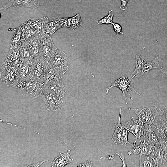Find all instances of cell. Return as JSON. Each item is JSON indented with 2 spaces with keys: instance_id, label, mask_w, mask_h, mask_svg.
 Here are the masks:
<instances>
[{
  "instance_id": "1",
  "label": "cell",
  "mask_w": 167,
  "mask_h": 167,
  "mask_svg": "<svg viewBox=\"0 0 167 167\" xmlns=\"http://www.w3.org/2000/svg\"><path fill=\"white\" fill-rule=\"evenodd\" d=\"M156 116L151 125L167 158V106H156Z\"/></svg>"
},
{
  "instance_id": "2",
  "label": "cell",
  "mask_w": 167,
  "mask_h": 167,
  "mask_svg": "<svg viewBox=\"0 0 167 167\" xmlns=\"http://www.w3.org/2000/svg\"><path fill=\"white\" fill-rule=\"evenodd\" d=\"M136 66L134 71L132 72L131 80L135 77L138 79L140 77L147 74L151 70L157 68L160 71L163 68V59L158 56L152 61L147 62L139 54L135 57Z\"/></svg>"
},
{
  "instance_id": "3",
  "label": "cell",
  "mask_w": 167,
  "mask_h": 167,
  "mask_svg": "<svg viewBox=\"0 0 167 167\" xmlns=\"http://www.w3.org/2000/svg\"><path fill=\"white\" fill-rule=\"evenodd\" d=\"M16 88L25 95L33 98H40L44 91V85L31 80H19Z\"/></svg>"
},
{
  "instance_id": "4",
  "label": "cell",
  "mask_w": 167,
  "mask_h": 167,
  "mask_svg": "<svg viewBox=\"0 0 167 167\" xmlns=\"http://www.w3.org/2000/svg\"><path fill=\"white\" fill-rule=\"evenodd\" d=\"M49 62L55 70L62 75L69 68L66 54L57 48Z\"/></svg>"
},
{
  "instance_id": "5",
  "label": "cell",
  "mask_w": 167,
  "mask_h": 167,
  "mask_svg": "<svg viewBox=\"0 0 167 167\" xmlns=\"http://www.w3.org/2000/svg\"><path fill=\"white\" fill-rule=\"evenodd\" d=\"M128 109L135 113L144 123L151 125L156 116V106H144L137 109L129 107Z\"/></svg>"
},
{
  "instance_id": "6",
  "label": "cell",
  "mask_w": 167,
  "mask_h": 167,
  "mask_svg": "<svg viewBox=\"0 0 167 167\" xmlns=\"http://www.w3.org/2000/svg\"><path fill=\"white\" fill-rule=\"evenodd\" d=\"M48 62V61L41 55L33 60L31 64L30 80L40 82Z\"/></svg>"
},
{
  "instance_id": "7",
  "label": "cell",
  "mask_w": 167,
  "mask_h": 167,
  "mask_svg": "<svg viewBox=\"0 0 167 167\" xmlns=\"http://www.w3.org/2000/svg\"><path fill=\"white\" fill-rule=\"evenodd\" d=\"M122 125L129 132L131 133L135 137L134 145L135 144L138 139L141 140L140 137L144 135V123L139 118L136 119L134 117H132L127 121L122 124Z\"/></svg>"
},
{
  "instance_id": "8",
  "label": "cell",
  "mask_w": 167,
  "mask_h": 167,
  "mask_svg": "<svg viewBox=\"0 0 167 167\" xmlns=\"http://www.w3.org/2000/svg\"><path fill=\"white\" fill-rule=\"evenodd\" d=\"M131 81L130 79H128L126 76H123L112 82L111 86L107 88L106 93H107L112 88L116 87L122 91V95L125 100L126 104L127 105V98L128 95H130V94L128 93L129 91L133 90L136 94L140 95L135 90Z\"/></svg>"
},
{
  "instance_id": "9",
  "label": "cell",
  "mask_w": 167,
  "mask_h": 167,
  "mask_svg": "<svg viewBox=\"0 0 167 167\" xmlns=\"http://www.w3.org/2000/svg\"><path fill=\"white\" fill-rule=\"evenodd\" d=\"M17 73L16 69L4 64L0 73L2 84L4 85L16 87L19 82Z\"/></svg>"
},
{
  "instance_id": "10",
  "label": "cell",
  "mask_w": 167,
  "mask_h": 167,
  "mask_svg": "<svg viewBox=\"0 0 167 167\" xmlns=\"http://www.w3.org/2000/svg\"><path fill=\"white\" fill-rule=\"evenodd\" d=\"M122 106H120V111L118 121L115 124V129L112 136V140L115 144H121L126 146L129 143L133 146L128 139L129 132L122 125L121 122V117Z\"/></svg>"
},
{
  "instance_id": "11",
  "label": "cell",
  "mask_w": 167,
  "mask_h": 167,
  "mask_svg": "<svg viewBox=\"0 0 167 167\" xmlns=\"http://www.w3.org/2000/svg\"><path fill=\"white\" fill-rule=\"evenodd\" d=\"M41 55L48 61L55 51V46L52 38V35L45 33L42 36L40 41Z\"/></svg>"
},
{
  "instance_id": "12",
  "label": "cell",
  "mask_w": 167,
  "mask_h": 167,
  "mask_svg": "<svg viewBox=\"0 0 167 167\" xmlns=\"http://www.w3.org/2000/svg\"><path fill=\"white\" fill-rule=\"evenodd\" d=\"M40 98L45 104L47 109L51 111L59 110L63 102V99L55 94L46 92H44Z\"/></svg>"
},
{
  "instance_id": "13",
  "label": "cell",
  "mask_w": 167,
  "mask_h": 167,
  "mask_svg": "<svg viewBox=\"0 0 167 167\" xmlns=\"http://www.w3.org/2000/svg\"><path fill=\"white\" fill-rule=\"evenodd\" d=\"M45 33H39L30 39L25 41L33 60L41 55L40 41L42 36Z\"/></svg>"
},
{
  "instance_id": "14",
  "label": "cell",
  "mask_w": 167,
  "mask_h": 167,
  "mask_svg": "<svg viewBox=\"0 0 167 167\" xmlns=\"http://www.w3.org/2000/svg\"><path fill=\"white\" fill-rule=\"evenodd\" d=\"M148 155L153 160L156 167H159L167 161V158L161 143L156 145H151Z\"/></svg>"
},
{
  "instance_id": "15",
  "label": "cell",
  "mask_w": 167,
  "mask_h": 167,
  "mask_svg": "<svg viewBox=\"0 0 167 167\" xmlns=\"http://www.w3.org/2000/svg\"><path fill=\"white\" fill-rule=\"evenodd\" d=\"M66 90L60 78L44 85V91L56 95L63 99Z\"/></svg>"
},
{
  "instance_id": "16",
  "label": "cell",
  "mask_w": 167,
  "mask_h": 167,
  "mask_svg": "<svg viewBox=\"0 0 167 167\" xmlns=\"http://www.w3.org/2000/svg\"><path fill=\"white\" fill-rule=\"evenodd\" d=\"M4 64L15 68L17 70L24 64L19 54L18 47L10 49Z\"/></svg>"
},
{
  "instance_id": "17",
  "label": "cell",
  "mask_w": 167,
  "mask_h": 167,
  "mask_svg": "<svg viewBox=\"0 0 167 167\" xmlns=\"http://www.w3.org/2000/svg\"><path fill=\"white\" fill-rule=\"evenodd\" d=\"M39 6V0H10L0 8V10L6 11L11 7H25L35 9Z\"/></svg>"
},
{
  "instance_id": "18",
  "label": "cell",
  "mask_w": 167,
  "mask_h": 167,
  "mask_svg": "<svg viewBox=\"0 0 167 167\" xmlns=\"http://www.w3.org/2000/svg\"><path fill=\"white\" fill-rule=\"evenodd\" d=\"M62 75L55 70L48 61L40 82L45 85L57 79L62 78Z\"/></svg>"
},
{
  "instance_id": "19",
  "label": "cell",
  "mask_w": 167,
  "mask_h": 167,
  "mask_svg": "<svg viewBox=\"0 0 167 167\" xmlns=\"http://www.w3.org/2000/svg\"><path fill=\"white\" fill-rule=\"evenodd\" d=\"M49 20L47 17L44 16L40 18H30L25 22L39 33L45 32V29Z\"/></svg>"
},
{
  "instance_id": "20",
  "label": "cell",
  "mask_w": 167,
  "mask_h": 167,
  "mask_svg": "<svg viewBox=\"0 0 167 167\" xmlns=\"http://www.w3.org/2000/svg\"><path fill=\"white\" fill-rule=\"evenodd\" d=\"M143 142L151 145H155L160 143L159 140L152 129L151 125L144 123Z\"/></svg>"
},
{
  "instance_id": "21",
  "label": "cell",
  "mask_w": 167,
  "mask_h": 167,
  "mask_svg": "<svg viewBox=\"0 0 167 167\" xmlns=\"http://www.w3.org/2000/svg\"><path fill=\"white\" fill-rule=\"evenodd\" d=\"M70 150L64 153H60L59 156L55 157L52 162V167H64L71 163L73 159L70 158Z\"/></svg>"
},
{
  "instance_id": "22",
  "label": "cell",
  "mask_w": 167,
  "mask_h": 167,
  "mask_svg": "<svg viewBox=\"0 0 167 167\" xmlns=\"http://www.w3.org/2000/svg\"><path fill=\"white\" fill-rule=\"evenodd\" d=\"M31 71V64H24L17 70V76L19 80H30Z\"/></svg>"
},
{
  "instance_id": "23",
  "label": "cell",
  "mask_w": 167,
  "mask_h": 167,
  "mask_svg": "<svg viewBox=\"0 0 167 167\" xmlns=\"http://www.w3.org/2000/svg\"><path fill=\"white\" fill-rule=\"evenodd\" d=\"M18 49L24 64L31 65L33 60L32 58L25 41L22 42L19 45Z\"/></svg>"
},
{
  "instance_id": "24",
  "label": "cell",
  "mask_w": 167,
  "mask_h": 167,
  "mask_svg": "<svg viewBox=\"0 0 167 167\" xmlns=\"http://www.w3.org/2000/svg\"><path fill=\"white\" fill-rule=\"evenodd\" d=\"M139 141L140 144L139 145L133 146L132 148L128 151V154L129 156L132 154L148 155L151 145L143 142H142L141 140Z\"/></svg>"
},
{
  "instance_id": "25",
  "label": "cell",
  "mask_w": 167,
  "mask_h": 167,
  "mask_svg": "<svg viewBox=\"0 0 167 167\" xmlns=\"http://www.w3.org/2000/svg\"><path fill=\"white\" fill-rule=\"evenodd\" d=\"M24 27V23L16 29L11 40L10 49L17 48L21 43Z\"/></svg>"
},
{
  "instance_id": "26",
  "label": "cell",
  "mask_w": 167,
  "mask_h": 167,
  "mask_svg": "<svg viewBox=\"0 0 167 167\" xmlns=\"http://www.w3.org/2000/svg\"><path fill=\"white\" fill-rule=\"evenodd\" d=\"M67 27L74 30L82 24L80 14L77 13L75 15L70 18H66Z\"/></svg>"
},
{
  "instance_id": "27",
  "label": "cell",
  "mask_w": 167,
  "mask_h": 167,
  "mask_svg": "<svg viewBox=\"0 0 167 167\" xmlns=\"http://www.w3.org/2000/svg\"><path fill=\"white\" fill-rule=\"evenodd\" d=\"M61 28L57 19L49 20L45 29V32L52 35L57 30Z\"/></svg>"
},
{
  "instance_id": "28",
  "label": "cell",
  "mask_w": 167,
  "mask_h": 167,
  "mask_svg": "<svg viewBox=\"0 0 167 167\" xmlns=\"http://www.w3.org/2000/svg\"><path fill=\"white\" fill-rule=\"evenodd\" d=\"M139 156V167H156L154 161L149 155L143 154Z\"/></svg>"
},
{
  "instance_id": "29",
  "label": "cell",
  "mask_w": 167,
  "mask_h": 167,
  "mask_svg": "<svg viewBox=\"0 0 167 167\" xmlns=\"http://www.w3.org/2000/svg\"><path fill=\"white\" fill-rule=\"evenodd\" d=\"M24 24L25 27L22 38L21 43L30 39L39 33L34 29L27 25L25 22Z\"/></svg>"
},
{
  "instance_id": "30",
  "label": "cell",
  "mask_w": 167,
  "mask_h": 167,
  "mask_svg": "<svg viewBox=\"0 0 167 167\" xmlns=\"http://www.w3.org/2000/svg\"><path fill=\"white\" fill-rule=\"evenodd\" d=\"M114 14V12L113 10L109 11L107 15L97 21V24L99 25L102 24H112L113 23L112 20Z\"/></svg>"
},
{
  "instance_id": "31",
  "label": "cell",
  "mask_w": 167,
  "mask_h": 167,
  "mask_svg": "<svg viewBox=\"0 0 167 167\" xmlns=\"http://www.w3.org/2000/svg\"><path fill=\"white\" fill-rule=\"evenodd\" d=\"M111 25L113 27L114 31L117 35L123 34L122 28L120 24L118 23L113 22Z\"/></svg>"
},
{
  "instance_id": "32",
  "label": "cell",
  "mask_w": 167,
  "mask_h": 167,
  "mask_svg": "<svg viewBox=\"0 0 167 167\" xmlns=\"http://www.w3.org/2000/svg\"><path fill=\"white\" fill-rule=\"evenodd\" d=\"M129 0H120L121 6L120 9L122 11H125L127 8V4Z\"/></svg>"
},
{
  "instance_id": "33",
  "label": "cell",
  "mask_w": 167,
  "mask_h": 167,
  "mask_svg": "<svg viewBox=\"0 0 167 167\" xmlns=\"http://www.w3.org/2000/svg\"><path fill=\"white\" fill-rule=\"evenodd\" d=\"M115 155H118L119 156L120 158L121 159L123 164L122 167H126V161L124 159V156L123 154V153L121 152L120 155L118 154L117 153Z\"/></svg>"
},
{
  "instance_id": "34",
  "label": "cell",
  "mask_w": 167,
  "mask_h": 167,
  "mask_svg": "<svg viewBox=\"0 0 167 167\" xmlns=\"http://www.w3.org/2000/svg\"><path fill=\"white\" fill-rule=\"evenodd\" d=\"M92 162H90L89 161H88L84 164H80L79 167H92Z\"/></svg>"
},
{
  "instance_id": "35",
  "label": "cell",
  "mask_w": 167,
  "mask_h": 167,
  "mask_svg": "<svg viewBox=\"0 0 167 167\" xmlns=\"http://www.w3.org/2000/svg\"><path fill=\"white\" fill-rule=\"evenodd\" d=\"M48 161V160H44L42 161L41 162H39L35 163L31 165H29L28 167H39L40 165L42 164L43 163L45 162V161Z\"/></svg>"
},
{
  "instance_id": "36",
  "label": "cell",
  "mask_w": 167,
  "mask_h": 167,
  "mask_svg": "<svg viewBox=\"0 0 167 167\" xmlns=\"http://www.w3.org/2000/svg\"><path fill=\"white\" fill-rule=\"evenodd\" d=\"M162 75L167 79V72L163 69V68L161 70Z\"/></svg>"
}]
</instances>
